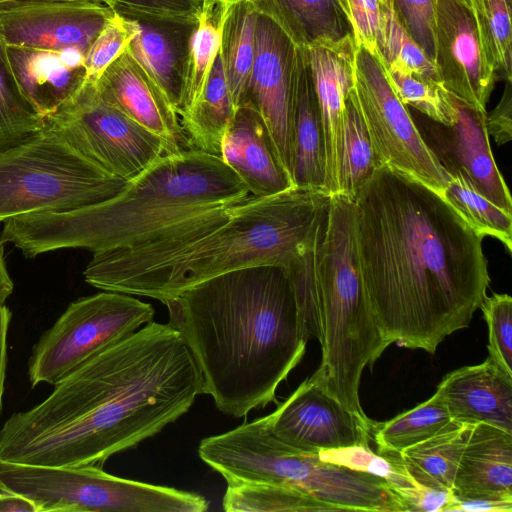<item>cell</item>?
Here are the masks:
<instances>
[{"label":"cell","mask_w":512,"mask_h":512,"mask_svg":"<svg viewBox=\"0 0 512 512\" xmlns=\"http://www.w3.org/2000/svg\"><path fill=\"white\" fill-rule=\"evenodd\" d=\"M354 203L362 279L382 337L434 354L487 295L484 237L438 192L385 165Z\"/></svg>","instance_id":"cell-1"},{"label":"cell","mask_w":512,"mask_h":512,"mask_svg":"<svg viewBox=\"0 0 512 512\" xmlns=\"http://www.w3.org/2000/svg\"><path fill=\"white\" fill-rule=\"evenodd\" d=\"M0 429V460L102 466L185 414L202 394L200 371L180 333L151 321L61 381Z\"/></svg>","instance_id":"cell-2"},{"label":"cell","mask_w":512,"mask_h":512,"mask_svg":"<svg viewBox=\"0 0 512 512\" xmlns=\"http://www.w3.org/2000/svg\"><path fill=\"white\" fill-rule=\"evenodd\" d=\"M163 304L200 371L202 394L237 418L275 401L310 338L281 266L225 273Z\"/></svg>","instance_id":"cell-3"},{"label":"cell","mask_w":512,"mask_h":512,"mask_svg":"<svg viewBox=\"0 0 512 512\" xmlns=\"http://www.w3.org/2000/svg\"><path fill=\"white\" fill-rule=\"evenodd\" d=\"M324 189L292 187L216 208L153 241L93 254L83 275L101 290L164 303L216 276L243 268H288L330 199Z\"/></svg>","instance_id":"cell-4"},{"label":"cell","mask_w":512,"mask_h":512,"mask_svg":"<svg viewBox=\"0 0 512 512\" xmlns=\"http://www.w3.org/2000/svg\"><path fill=\"white\" fill-rule=\"evenodd\" d=\"M250 193L220 156L194 148L166 153L114 197L61 212H37L3 222L0 244L24 256L66 248L93 254L138 246Z\"/></svg>","instance_id":"cell-5"},{"label":"cell","mask_w":512,"mask_h":512,"mask_svg":"<svg viewBox=\"0 0 512 512\" xmlns=\"http://www.w3.org/2000/svg\"><path fill=\"white\" fill-rule=\"evenodd\" d=\"M289 273L309 337L321 346L311 377L346 409L367 417L359 398L362 373L389 346L362 279L354 200L330 196Z\"/></svg>","instance_id":"cell-6"},{"label":"cell","mask_w":512,"mask_h":512,"mask_svg":"<svg viewBox=\"0 0 512 512\" xmlns=\"http://www.w3.org/2000/svg\"><path fill=\"white\" fill-rule=\"evenodd\" d=\"M204 461L227 484L289 485L337 511L407 512L402 499L383 479L285 444L272 434L266 416L210 436Z\"/></svg>","instance_id":"cell-7"},{"label":"cell","mask_w":512,"mask_h":512,"mask_svg":"<svg viewBox=\"0 0 512 512\" xmlns=\"http://www.w3.org/2000/svg\"><path fill=\"white\" fill-rule=\"evenodd\" d=\"M126 183L44 128L0 150V223L28 213L94 205L114 197Z\"/></svg>","instance_id":"cell-8"},{"label":"cell","mask_w":512,"mask_h":512,"mask_svg":"<svg viewBox=\"0 0 512 512\" xmlns=\"http://www.w3.org/2000/svg\"><path fill=\"white\" fill-rule=\"evenodd\" d=\"M0 490L32 501L38 512H203L196 493L125 479L100 466H42L0 460Z\"/></svg>","instance_id":"cell-9"},{"label":"cell","mask_w":512,"mask_h":512,"mask_svg":"<svg viewBox=\"0 0 512 512\" xmlns=\"http://www.w3.org/2000/svg\"><path fill=\"white\" fill-rule=\"evenodd\" d=\"M151 304L105 291L71 302L34 344L28 361L32 387L55 385L90 358L153 321Z\"/></svg>","instance_id":"cell-10"},{"label":"cell","mask_w":512,"mask_h":512,"mask_svg":"<svg viewBox=\"0 0 512 512\" xmlns=\"http://www.w3.org/2000/svg\"><path fill=\"white\" fill-rule=\"evenodd\" d=\"M44 128L108 173L129 181L166 153H175L160 137L106 102L95 82L45 117Z\"/></svg>","instance_id":"cell-11"},{"label":"cell","mask_w":512,"mask_h":512,"mask_svg":"<svg viewBox=\"0 0 512 512\" xmlns=\"http://www.w3.org/2000/svg\"><path fill=\"white\" fill-rule=\"evenodd\" d=\"M354 89L380 165L420 181L441 195L450 176L423 141L382 62L363 47H358L356 54Z\"/></svg>","instance_id":"cell-12"},{"label":"cell","mask_w":512,"mask_h":512,"mask_svg":"<svg viewBox=\"0 0 512 512\" xmlns=\"http://www.w3.org/2000/svg\"><path fill=\"white\" fill-rule=\"evenodd\" d=\"M115 11L99 0H2L0 41L6 47L85 55Z\"/></svg>","instance_id":"cell-13"},{"label":"cell","mask_w":512,"mask_h":512,"mask_svg":"<svg viewBox=\"0 0 512 512\" xmlns=\"http://www.w3.org/2000/svg\"><path fill=\"white\" fill-rule=\"evenodd\" d=\"M457 119L451 125L425 115L412 117L427 147L449 176H461L477 193L512 213V200L490 147L486 113L456 97Z\"/></svg>","instance_id":"cell-14"},{"label":"cell","mask_w":512,"mask_h":512,"mask_svg":"<svg viewBox=\"0 0 512 512\" xmlns=\"http://www.w3.org/2000/svg\"><path fill=\"white\" fill-rule=\"evenodd\" d=\"M266 418L275 437L304 452L369 445L372 441V420L346 409L311 376Z\"/></svg>","instance_id":"cell-15"},{"label":"cell","mask_w":512,"mask_h":512,"mask_svg":"<svg viewBox=\"0 0 512 512\" xmlns=\"http://www.w3.org/2000/svg\"><path fill=\"white\" fill-rule=\"evenodd\" d=\"M434 61L453 96L486 112L499 76L483 51L471 10L454 0L436 1Z\"/></svg>","instance_id":"cell-16"},{"label":"cell","mask_w":512,"mask_h":512,"mask_svg":"<svg viewBox=\"0 0 512 512\" xmlns=\"http://www.w3.org/2000/svg\"><path fill=\"white\" fill-rule=\"evenodd\" d=\"M293 52L294 44L283 31L269 18L257 13L248 103L261 115L276 154L291 180Z\"/></svg>","instance_id":"cell-17"},{"label":"cell","mask_w":512,"mask_h":512,"mask_svg":"<svg viewBox=\"0 0 512 512\" xmlns=\"http://www.w3.org/2000/svg\"><path fill=\"white\" fill-rule=\"evenodd\" d=\"M321 114L325 147V189L338 193L346 100L355 85L358 45L347 33L321 38L305 47Z\"/></svg>","instance_id":"cell-18"},{"label":"cell","mask_w":512,"mask_h":512,"mask_svg":"<svg viewBox=\"0 0 512 512\" xmlns=\"http://www.w3.org/2000/svg\"><path fill=\"white\" fill-rule=\"evenodd\" d=\"M101 97L160 137L173 152L191 148L179 115L126 51L95 82Z\"/></svg>","instance_id":"cell-19"},{"label":"cell","mask_w":512,"mask_h":512,"mask_svg":"<svg viewBox=\"0 0 512 512\" xmlns=\"http://www.w3.org/2000/svg\"><path fill=\"white\" fill-rule=\"evenodd\" d=\"M436 393L451 419L486 423L512 433V374L489 356L446 374Z\"/></svg>","instance_id":"cell-20"},{"label":"cell","mask_w":512,"mask_h":512,"mask_svg":"<svg viewBox=\"0 0 512 512\" xmlns=\"http://www.w3.org/2000/svg\"><path fill=\"white\" fill-rule=\"evenodd\" d=\"M220 157L253 197H267L294 187L261 115L250 103L236 109L224 134Z\"/></svg>","instance_id":"cell-21"},{"label":"cell","mask_w":512,"mask_h":512,"mask_svg":"<svg viewBox=\"0 0 512 512\" xmlns=\"http://www.w3.org/2000/svg\"><path fill=\"white\" fill-rule=\"evenodd\" d=\"M6 53L21 92L43 119L70 101L87 80L82 51L6 47Z\"/></svg>","instance_id":"cell-22"},{"label":"cell","mask_w":512,"mask_h":512,"mask_svg":"<svg viewBox=\"0 0 512 512\" xmlns=\"http://www.w3.org/2000/svg\"><path fill=\"white\" fill-rule=\"evenodd\" d=\"M452 491L459 498L512 502V433L486 423L473 424Z\"/></svg>","instance_id":"cell-23"},{"label":"cell","mask_w":512,"mask_h":512,"mask_svg":"<svg viewBox=\"0 0 512 512\" xmlns=\"http://www.w3.org/2000/svg\"><path fill=\"white\" fill-rule=\"evenodd\" d=\"M292 88V181L325 189L324 131L305 47L294 45Z\"/></svg>","instance_id":"cell-24"},{"label":"cell","mask_w":512,"mask_h":512,"mask_svg":"<svg viewBox=\"0 0 512 512\" xmlns=\"http://www.w3.org/2000/svg\"><path fill=\"white\" fill-rule=\"evenodd\" d=\"M136 35L127 52L179 115L184 62L194 25L132 18Z\"/></svg>","instance_id":"cell-25"},{"label":"cell","mask_w":512,"mask_h":512,"mask_svg":"<svg viewBox=\"0 0 512 512\" xmlns=\"http://www.w3.org/2000/svg\"><path fill=\"white\" fill-rule=\"evenodd\" d=\"M255 11L273 21L297 47L352 33L338 0H255Z\"/></svg>","instance_id":"cell-26"},{"label":"cell","mask_w":512,"mask_h":512,"mask_svg":"<svg viewBox=\"0 0 512 512\" xmlns=\"http://www.w3.org/2000/svg\"><path fill=\"white\" fill-rule=\"evenodd\" d=\"M472 425L451 419L428 439L401 451L399 456L412 478L424 487L452 491Z\"/></svg>","instance_id":"cell-27"},{"label":"cell","mask_w":512,"mask_h":512,"mask_svg":"<svg viewBox=\"0 0 512 512\" xmlns=\"http://www.w3.org/2000/svg\"><path fill=\"white\" fill-rule=\"evenodd\" d=\"M235 112L219 51L202 94L180 119L191 148L220 156L224 134Z\"/></svg>","instance_id":"cell-28"},{"label":"cell","mask_w":512,"mask_h":512,"mask_svg":"<svg viewBox=\"0 0 512 512\" xmlns=\"http://www.w3.org/2000/svg\"><path fill=\"white\" fill-rule=\"evenodd\" d=\"M232 4L203 0L201 14L189 37L183 69L179 117L194 106L208 80L221 47L222 29Z\"/></svg>","instance_id":"cell-29"},{"label":"cell","mask_w":512,"mask_h":512,"mask_svg":"<svg viewBox=\"0 0 512 512\" xmlns=\"http://www.w3.org/2000/svg\"><path fill=\"white\" fill-rule=\"evenodd\" d=\"M257 12L249 1L232 4L227 12L220 55L235 108L249 101V87L255 58Z\"/></svg>","instance_id":"cell-30"},{"label":"cell","mask_w":512,"mask_h":512,"mask_svg":"<svg viewBox=\"0 0 512 512\" xmlns=\"http://www.w3.org/2000/svg\"><path fill=\"white\" fill-rule=\"evenodd\" d=\"M451 417L435 392L429 399L384 422L371 421L370 434L379 454H399L443 428Z\"/></svg>","instance_id":"cell-31"},{"label":"cell","mask_w":512,"mask_h":512,"mask_svg":"<svg viewBox=\"0 0 512 512\" xmlns=\"http://www.w3.org/2000/svg\"><path fill=\"white\" fill-rule=\"evenodd\" d=\"M380 166L353 88L346 100L337 194L354 200Z\"/></svg>","instance_id":"cell-32"},{"label":"cell","mask_w":512,"mask_h":512,"mask_svg":"<svg viewBox=\"0 0 512 512\" xmlns=\"http://www.w3.org/2000/svg\"><path fill=\"white\" fill-rule=\"evenodd\" d=\"M317 454L325 462L383 479L402 499L407 512H414L423 486L408 473L399 454L375 453L369 445L364 444L323 450Z\"/></svg>","instance_id":"cell-33"},{"label":"cell","mask_w":512,"mask_h":512,"mask_svg":"<svg viewBox=\"0 0 512 512\" xmlns=\"http://www.w3.org/2000/svg\"><path fill=\"white\" fill-rule=\"evenodd\" d=\"M222 505L228 512L337 511L292 486L257 482L229 483Z\"/></svg>","instance_id":"cell-34"},{"label":"cell","mask_w":512,"mask_h":512,"mask_svg":"<svg viewBox=\"0 0 512 512\" xmlns=\"http://www.w3.org/2000/svg\"><path fill=\"white\" fill-rule=\"evenodd\" d=\"M512 0H469L483 51L499 77L512 81Z\"/></svg>","instance_id":"cell-35"},{"label":"cell","mask_w":512,"mask_h":512,"mask_svg":"<svg viewBox=\"0 0 512 512\" xmlns=\"http://www.w3.org/2000/svg\"><path fill=\"white\" fill-rule=\"evenodd\" d=\"M43 129L44 120L21 92L6 46L0 41V150L14 146Z\"/></svg>","instance_id":"cell-36"},{"label":"cell","mask_w":512,"mask_h":512,"mask_svg":"<svg viewBox=\"0 0 512 512\" xmlns=\"http://www.w3.org/2000/svg\"><path fill=\"white\" fill-rule=\"evenodd\" d=\"M463 218L483 237L498 239L512 252V213L477 193L461 176H450L441 193Z\"/></svg>","instance_id":"cell-37"},{"label":"cell","mask_w":512,"mask_h":512,"mask_svg":"<svg viewBox=\"0 0 512 512\" xmlns=\"http://www.w3.org/2000/svg\"><path fill=\"white\" fill-rule=\"evenodd\" d=\"M381 9L379 49L385 70L388 73L415 74L440 80L435 61L409 36L394 7L381 6Z\"/></svg>","instance_id":"cell-38"},{"label":"cell","mask_w":512,"mask_h":512,"mask_svg":"<svg viewBox=\"0 0 512 512\" xmlns=\"http://www.w3.org/2000/svg\"><path fill=\"white\" fill-rule=\"evenodd\" d=\"M386 73L404 105L445 125L456 121L458 113L455 96L440 80L415 74Z\"/></svg>","instance_id":"cell-39"},{"label":"cell","mask_w":512,"mask_h":512,"mask_svg":"<svg viewBox=\"0 0 512 512\" xmlns=\"http://www.w3.org/2000/svg\"><path fill=\"white\" fill-rule=\"evenodd\" d=\"M135 35L133 20L114 12L85 55L87 80L96 82L103 72L127 51Z\"/></svg>","instance_id":"cell-40"},{"label":"cell","mask_w":512,"mask_h":512,"mask_svg":"<svg viewBox=\"0 0 512 512\" xmlns=\"http://www.w3.org/2000/svg\"><path fill=\"white\" fill-rule=\"evenodd\" d=\"M479 308L489 331L488 356L512 374V298L508 294L486 295Z\"/></svg>","instance_id":"cell-41"},{"label":"cell","mask_w":512,"mask_h":512,"mask_svg":"<svg viewBox=\"0 0 512 512\" xmlns=\"http://www.w3.org/2000/svg\"><path fill=\"white\" fill-rule=\"evenodd\" d=\"M125 17L194 25L203 0H104Z\"/></svg>","instance_id":"cell-42"},{"label":"cell","mask_w":512,"mask_h":512,"mask_svg":"<svg viewBox=\"0 0 512 512\" xmlns=\"http://www.w3.org/2000/svg\"><path fill=\"white\" fill-rule=\"evenodd\" d=\"M437 0H394L396 15L418 46L434 60Z\"/></svg>","instance_id":"cell-43"},{"label":"cell","mask_w":512,"mask_h":512,"mask_svg":"<svg viewBox=\"0 0 512 512\" xmlns=\"http://www.w3.org/2000/svg\"><path fill=\"white\" fill-rule=\"evenodd\" d=\"M343 10L358 47L365 48L382 62L379 49L382 9L379 0H343Z\"/></svg>","instance_id":"cell-44"},{"label":"cell","mask_w":512,"mask_h":512,"mask_svg":"<svg viewBox=\"0 0 512 512\" xmlns=\"http://www.w3.org/2000/svg\"><path fill=\"white\" fill-rule=\"evenodd\" d=\"M512 88L511 82L506 86L499 104L486 113V129L498 145L509 142L512 138Z\"/></svg>","instance_id":"cell-45"},{"label":"cell","mask_w":512,"mask_h":512,"mask_svg":"<svg viewBox=\"0 0 512 512\" xmlns=\"http://www.w3.org/2000/svg\"><path fill=\"white\" fill-rule=\"evenodd\" d=\"M446 512H512V502L487 499H454Z\"/></svg>","instance_id":"cell-46"},{"label":"cell","mask_w":512,"mask_h":512,"mask_svg":"<svg viewBox=\"0 0 512 512\" xmlns=\"http://www.w3.org/2000/svg\"><path fill=\"white\" fill-rule=\"evenodd\" d=\"M11 317L12 313L6 305L0 307V416L3 407L2 399L8 363L7 338Z\"/></svg>","instance_id":"cell-47"},{"label":"cell","mask_w":512,"mask_h":512,"mask_svg":"<svg viewBox=\"0 0 512 512\" xmlns=\"http://www.w3.org/2000/svg\"><path fill=\"white\" fill-rule=\"evenodd\" d=\"M0 512H38L29 499L12 492L0 491Z\"/></svg>","instance_id":"cell-48"},{"label":"cell","mask_w":512,"mask_h":512,"mask_svg":"<svg viewBox=\"0 0 512 512\" xmlns=\"http://www.w3.org/2000/svg\"><path fill=\"white\" fill-rule=\"evenodd\" d=\"M12 291L13 282L6 268L3 245L0 244V307L5 305V302L11 295Z\"/></svg>","instance_id":"cell-49"},{"label":"cell","mask_w":512,"mask_h":512,"mask_svg":"<svg viewBox=\"0 0 512 512\" xmlns=\"http://www.w3.org/2000/svg\"><path fill=\"white\" fill-rule=\"evenodd\" d=\"M379 2L384 8H393L394 0H379Z\"/></svg>","instance_id":"cell-50"},{"label":"cell","mask_w":512,"mask_h":512,"mask_svg":"<svg viewBox=\"0 0 512 512\" xmlns=\"http://www.w3.org/2000/svg\"><path fill=\"white\" fill-rule=\"evenodd\" d=\"M220 1L225 2L227 4H235V3H238V2H242V1L253 2L255 0H220Z\"/></svg>","instance_id":"cell-51"},{"label":"cell","mask_w":512,"mask_h":512,"mask_svg":"<svg viewBox=\"0 0 512 512\" xmlns=\"http://www.w3.org/2000/svg\"><path fill=\"white\" fill-rule=\"evenodd\" d=\"M454 1H456L457 3L462 4V5H464V6H466L467 8L470 9V2H469V0H454Z\"/></svg>","instance_id":"cell-52"},{"label":"cell","mask_w":512,"mask_h":512,"mask_svg":"<svg viewBox=\"0 0 512 512\" xmlns=\"http://www.w3.org/2000/svg\"><path fill=\"white\" fill-rule=\"evenodd\" d=\"M339 4L341 5L342 9H343V0H338ZM344 11V10H343Z\"/></svg>","instance_id":"cell-53"},{"label":"cell","mask_w":512,"mask_h":512,"mask_svg":"<svg viewBox=\"0 0 512 512\" xmlns=\"http://www.w3.org/2000/svg\"><path fill=\"white\" fill-rule=\"evenodd\" d=\"M99 1H103V2H105L104 0H99ZM105 3H106V2H105ZM109 6H110V5H109Z\"/></svg>","instance_id":"cell-54"},{"label":"cell","mask_w":512,"mask_h":512,"mask_svg":"<svg viewBox=\"0 0 512 512\" xmlns=\"http://www.w3.org/2000/svg\"><path fill=\"white\" fill-rule=\"evenodd\" d=\"M0 1H2V0H0Z\"/></svg>","instance_id":"cell-55"},{"label":"cell","mask_w":512,"mask_h":512,"mask_svg":"<svg viewBox=\"0 0 512 512\" xmlns=\"http://www.w3.org/2000/svg\"><path fill=\"white\" fill-rule=\"evenodd\" d=\"M1 491V490H0Z\"/></svg>","instance_id":"cell-56"}]
</instances>
